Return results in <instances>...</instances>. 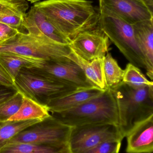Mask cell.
Wrapping results in <instances>:
<instances>
[{
  "instance_id": "cell-1",
  "label": "cell",
  "mask_w": 153,
  "mask_h": 153,
  "mask_svg": "<svg viewBox=\"0 0 153 153\" xmlns=\"http://www.w3.org/2000/svg\"><path fill=\"white\" fill-rule=\"evenodd\" d=\"M34 6L70 42L79 33L99 23V10L89 0H46Z\"/></svg>"
},
{
  "instance_id": "cell-2",
  "label": "cell",
  "mask_w": 153,
  "mask_h": 153,
  "mask_svg": "<svg viewBox=\"0 0 153 153\" xmlns=\"http://www.w3.org/2000/svg\"><path fill=\"white\" fill-rule=\"evenodd\" d=\"M110 90L116 102L123 139L135 126L153 116V85L134 89L122 82Z\"/></svg>"
},
{
  "instance_id": "cell-3",
  "label": "cell",
  "mask_w": 153,
  "mask_h": 153,
  "mask_svg": "<svg viewBox=\"0 0 153 153\" xmlns=\"http://www.w3.org/2000/svg\"><path fill=\"white\" fill-rule=\"evenodd\" d=\"M52 115L72 127L93 124L119 125L116 102L110 89L77 107Z\"/></svg>"
},
{
  "instance_id": "cell-4",
  "label": "cell",
  "mask_w": 153,
  "mask_h": 153,
  "mask_svg": "<svg viewBox=\"0 0 153 153\" xmlns=\"http://www.w3.org/2000/svg\"><path fill=\"white\" fill-rule=\"evenodd\" d=\"M98 25L130 63L146 70L145 60L136 38L133 25L103 6H99Z\"/></svg>"
},
{
  "instance_id": "cell-5",
  "label": "cell",
  "mask_w": 153,
  "mask_h": 153,
  "mask_svg": "<svg viewBox=\"0 0 153 153\" xmlns=\"http://www.w3.org/2000/svg\"><path fill=\"white\" fill-rule=\"evenodd\" d=\"M71 51L69 45L48 41L21 31L0 42V54L22 56L46 62L63 60Z\"/></svg>"
},
{
  "instance_id": "cell-6",
  "label": "cell",
  "mask_w": 153,
  "mask_h": 153,
  "mask_svg": "<svg viewBox=\"0 0 153 153\" xmlns=\"http://www.w3.org/2000/svg\"><path fill=\"white\" fill-rule=\"evenodd\" d=\"M22 70L14 80V90L38 100V97L47 100L75 91L74 85L44 76L33 70Z\"/></svg>"
},
{
  "instance_id": "cell-7",
  "label": "cell",
  "mask_w": 153,
  "mask_h": 153,
  "mask_svg": "<svg viewBox=\"0 0 153 153\" xmlns=\"http://www.w3.org/2000/svg\"><path fill=\"white\" fill-rule=\"evenodd\" d=\"M72 128L52 116L20 132L9 142L63 147L68 145Z\"/></svg>"
},
{
  "instance_id": "cell-8",
  "label": "cell",
  "mask_w": 153,
  "mask_h": 153,
  "mask_svg": "<svg viewBox=\"0 0 153 153\" xmlns=\"http://www.w3.org/2000/svg\"><path fill=\"white\" fill-rule=\"evenodd\" d=\"M123 139L116 125H84L72 127L68 145L72 153H82L103 142Z\"/></svg>"
},
{
  "instance_id": "cell-9",
  "label": "cell",
  "mask_w": 153,
  "mask_h": 153,
  "mask_svg": "<svg viewBox=\"0 0 153 153\" xmlns=\"http://www.w3.org/2000/svg\"><path fill=\"white\" fill-rule=\"evenodd\" d=\"M109 45V39L99 25L79 33L69 45L75 53L88 61L104 58Z\"/></svg>"
},
{
  "instance_id": "cell-10",
  "label": "cell",
  "mask_w": 153,
  "mask_h": 153,
  "mask_svg": "<svg viewBox=\"0 0 153 153\" xmlns=\"http://www.w3.org/2000/svg\"><path fill=\"white\" fill-rule=\"evenodd\" d=\"M44 76L71 84L78 89L93 87L80 66L66 57L63 60L47 62L42 69H33Z\"/></svg>"
},
{
  "instance_id": "cell-11",
  "label": "cell",
  "mask_w": 153,
  "mask_h": 153,
  "mask_svg": "<svg viewBox=\"0 0 153 153\" xmlns=\"http://www.w3.org/2000/svg\"><path fill=\"white\" fill-rule=\"evenodd\" d=\"M22 27L25 28L29 34L45 40L65 45H69L70 43L46 17L34 5L26 13Z\"/></svg>"
},
{
  "instance_id": "cell-12",
  "label": "cell",
  "mask_w": 153,
  "mask_h": 153,
  "mask_svg": "<svg viewBox=\"0 0 153 153\" xmlns=\"http://www.w3.org/2000/svg\"><path fill=\"white\" fill-rule=\"evenodd\" d=\"M99 5L131 25L153 19L152 11L137 0H101Z\"/></svg>"
},
{
  "instance_id": "cell-13",
  "label": "cell",
  "mask_w": 153,
  "mask_h": 153,
  "mask_svg": "<svg viewBox=\"0 0 153 153\" xmlns=\"http://www.w3.org/2000/svg\"><path fill=\"white\" fill-rule=\"evenodd\" d=\"M105 90L96 86L76 89L63 95L47 100L46 104L52 114L59 113L77 107L100 95Z\"/></svg>"
},
{
  "instance_id": "cell-14",
  "label": "cell",
  "mask_w": 153,
  "mask_h": 153,
  "mask_svg": "<svg viewBox=\"0 0 153 153\" xmlns=\"http://www.w3.org/2000/svg\"><path fill=\"white\" fill-rule=\"evenodd\" d=\"M127 153H152L153 116L135 126L127 134Z\"/></svg>"
},
{
  "instance_id": "cell-15",
  "label": "cell",
  "mask_w": 153,
  "mask_h": 153,
  "mask_svg": "<svg viewBox=\"0 0 153 153\" xmlns=\"http://www.w3.org/2000/svg\"><path fill=\"white\" fill-rule=\"evenodd\" d=\"M136 38L143 55L146 74L153 78V19L143 21L133 25Z\"/></svg>"
},
{
  "instance_id": "cell-16",
  "label": "cell",
  "mask_w": 153,
  "mask_h": 153,
  "mask_svg": "<svg viewBox=\"0 0 153 153\" xmlns=\"http://www.w3.org/2000/svg\"><path fill=\"white\" fill-rule=\"evenodd\" d=\"M67 58L78 65L88 80L94 86L105 90L108 89L106 84L104 69V58L88 61L80 57L72 49Z\"/></svg>"
},
{
  "instance_id": "cell-17",
  "label": "cell",
  "mask_w": 153,
  "mask_h": 153,
  "mask_svg": "<svg viewBox=\"0 0 153 153\" xmlns=\"http://www.w3.org/2000/svg\"><path fill=\"white\" fill-rule=\"evenodd\" d=\"M28 8L27 0H0V22L19 29Z\"/></svg>"
},
{
  "instance_id": "cell-18",
  "label": "cell",
  "mask_w": 153,
  "mask_h": 153,
  "mask_svg": "<svg viewBox=\"0 0 153 153\" xmlns=\"http://www.w3.org/2000/svg\"><path fill=\"white\" fill-rule=\"evenodd\" d=\"M22 102L19 110L8 120L22 121L38 120L43 121L52 117L46 104L40 103L39 101L22 94Z\"/></svg>"
},
{
  "instance_id": "cell-19",
  "label": "cell",
  "mask_w": 153,
  "mask_h": 153,
  "mask_svg": "<svg viewBox=\"0 0 153 153\" xmlns=\"http://www.w3.org/2000/svg\"><path fill=\"white\" fill-rule=\"evenodd\" d=\"M47 62L40 59L16 55L0 54V63L14 82L22 69H41Z\"/></svg>"
},
{
  "instance_id": "cell-20",
  "label": "cell",
  "mask_w": 153,
  "mask_h": 153,
  "mask_svg": "<svg viewBox=\"0 0 153 153\" xmlns=\"http://www.w3.org/2000/svg\"><path fill=\"white\" fill-rule=\"evenodd\" d=\"M0 153H72L69 145L56 147L32 144L8 142Z\"/></svg>"
},
{
  "instance_id": "cell-21",
  "label": "cell",
  "mask_w": 153,
  "mask_h": 153,
  "mask_svg": "<svg viewBox=\"0 0 153 153\" xmlns=\"http://www.w3.org/2000/svg\"><path fill=\"white\" fill-rule=\"evenodd\" d=\"M42 121L38 120H31L0 122V151L20 132Z\"/></svg>"
},
{
  "instance_id": "cell-22",
  "label": "cell",
  "mask_w": 153,
  "mask_h": 153,
  "mask_svg": "<svg viewBox=\"0 0 153 153\" xmlns=\"http://www.w3.org/2000/svg\"><path fill=\"white\" fill-rule=\"evenodd\" d=\"M104 69L106 84L108 89L122 82L124 70L119 66L116 60L109 52L104 57Z\"/></svg>"
},
{
  "instance_id": "cell-23",
  "label": "cell",
  "mask_w": 153,
  "mask_h": 153,
  "mask_svg": "<svg viewBox=\"0 0 153 153\" xmlns=\"http://www.w3.org/2000/svg\"><path fill=\"white\" fill-rule=\"evenodd\" d=\"M122 82L134 89L153 85V81H149L139 68L130 63L124 70Z\"/></svg>"
},
{
  "instance_id": "cell-24",
  "label": "cell",
  "mask_w": 153,
  "mask_h": 153,
  "mask_svg": "<svg viewBox=\"0 0 153 153\" xmlns=\"http://www.w3.org/2000/svg\"><path fill=\"white\" fill-rule=\"evenodd\" d=\"M22 94L18 91L8 99L0 102V122L8 121L19 110L22 102Z\"/></svg>"
},
{
  "instance_id": "cell-25",
  "label": "cell",
  "mask_w": 153,
  "mask_h": 153,
  "mask_svg": "<svg viewBox=\"0 0 153 153\" xmlns=\"http://www.w3.org/2000/svg\"><path fill=\"white\" fill-rule=\"evenodd\" d=\"M120 140H110L99 144L82 153H119L121 145Z\"/></svg>"
},
{
  "instance_id": "cell-26",
  "label": "cell",
  "mask_w": 153,
  "mask_h": 153,
  "mask_svg": "<svg viewBox=\"0 0 153 153\" xmlns=\"http://www.w3.org/2000/svg\"><path fill=\"white\" fill-rule=\"evenodd\" d=\"M19 31V29L0 22V41L2 42L12 37Z\"/></svg>"
},
{
  "instance_id": "cell-27",
  "label": "cell",
  "mask_w": 153,
  "mask_h": 153,
  "mask_svg": "<svg viewBox=\"0 0 153 153\" xmlns=\"http://www.w3.org/2000/svg\"><path fill=\"white\" fill-rule=\"evenodd\" d=\"M14 81L0 63V86L14 89Z\"/></svg>"
},
{
  "instance_id": "cell-28",
  "label": "cell",
  "mask_w": 153,
  "mask_h": 153,
  "mask_svg": "<svg viewBox=\"0 0 153 153\" xmlns=\"http://www.w3.org/2000/svg\"><path fill=\"white\" fill-rule=\"evenodd\" d=\"M9 88H0V102L8 99L14 92L9 90Z\"/></svg>"
},
{
  "instance_id": "cell-29",
  "label": "cell",
  "mask_w": 153,
  "mask_h": 153,
  "mask_svg": "<svg viewBox=\"0 0 153 153\" xmlns=\"http://www.w3.org/2000/svg\"><path fill=\"white\" fill-rule=\"evenodd\" d=\"M143 3L151 10H153V0H137Z\"/></svg>"
},
{
  "instance_id": "cell-30",
  "label": "cell",
  "mask_w": 153,
  "mask_h": 153,
  "mask_svg": "<svg viewBox=\"0 0 153 153\" xmlns=\"http://www.w3.org/2000/svg\"><path fill=\"white\" fill-rule=\"evenodd\" d=\"M41 1V0H28V1L30 2L31 3H36L38 2L39 1Z\"/></svg>"
},
{
  "instance_id": "cell-31",
  "label": "cell",
  "mask_w": 153,
  "mask_h": 153,
  "mask_svg": "<svg viewBox=\"0 0 153 153\" xmlns=\"http://www.w3.org/2000/svg\"><path fill=\"white\" fill-rule=\"evenodd\" d=\"M99 2H100L101 1V0H99Z\"/></svg>"
},
{
  "instance_id": "cell-32",
  "label": "cell",
  "mask_w": 153,
  "mask_h": 153,
  "mask_svg": "<svg viewBox=\"0 0 153 153\" xmlns=\"http://www.w3.org/2000/svg\"><path fill=\"white\" fill-rule=\"evenodd\" d=\"M0 42H1V41H0Z\"/></svg>"
}]
</instances>
